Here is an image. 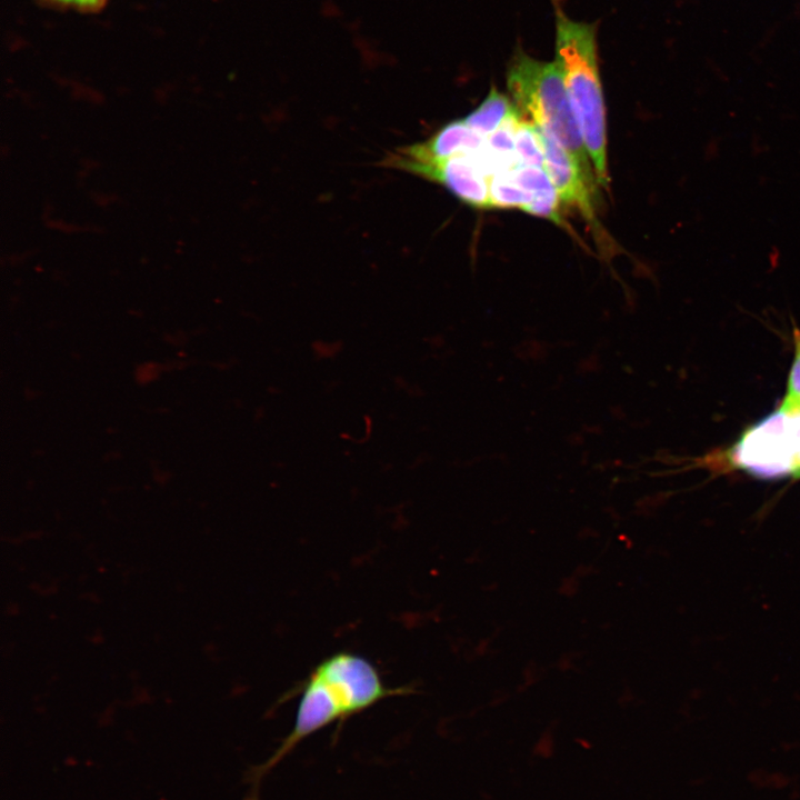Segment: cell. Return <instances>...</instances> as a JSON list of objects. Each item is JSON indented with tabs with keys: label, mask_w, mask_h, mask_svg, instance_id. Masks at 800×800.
Wrapping results in <instances>:
<instances>
[{
	"label": "cell",
	"mask_w": 800,
	"mask_h": 800,
	"mask_svg": "<svg viewBox=\"0 0 800 800\" xmlns=\"http://www.w3.org/2000/svg\"><path fill=\"white\" fill-rule=\"evenodd\" d=\"M751 781L757 787L781 789L788 786L790 778L782 772L756 771Z\"/></svg>",
	"instance_id": "7c38bea8"
},
{
	"label": "cell",
	"mask_w": 800,
	"mask_h": 800,
	"mask_svg": "<svg viewBox=\"0 0 800 800\" xmlns=\"http://www.w3.org/2000/svg\"><path fill=\"white\" fill-rule=\"evenodd\" d=\"M728 458L737 469L759 479L799 478L791 417L778 408L747 429Z\"/></svg>",
	"instance_id": "277c9868"
},
{
	"label": "cell",
	"mask_w": 800,
	"mask_h": 800,
	"mask_svg": "<svg viewBox=\"0 0 800 800\" xmlns=\"http://www.w3.org/2000/svg\"><path fill=\"white\" fill-rule=\"evenodd\" d=\"M489 194L491 208L522 210L526 203V196L512 173V168L496 171L489 177Z\"/></svg>",
	"instance_id": "9c48e42d"
},
{
	"label": "cell",
	"mask_w": 800,
	"mask_h": 800,
	"mask_svg": "<svg viewBox=\"0 0 800 800\" xmlns=\"http://www.w3.org/2000/svg\"><path fill=\"white\" fill-rule=\"evenodd\" d=\"M544 157L543 168L560 200L573 207L592 226L596 220V192L570 154L546 131L537 126Z\"/></svg>",
	"instance_id": "8992f818"
},
{
	"label": "cell",
	"mask_w": 800,
	"mask_h": 800,
	"mask_svg": "<svg viewBox=\"0 0 800 800\" xmlns=\"http://www.w3.org/2000/svg\"><path fill=\"white\" fill-rule=\"evenodd\" d=\"M516 109L512 100L492 88L479 107L463 120L472 130L487 139L504 123Z\"/></svg>",
	"instance_id": "ba28073f"
},
{
	"label": "cell",
	"mask_w": 800,
	"mask_h": 800,
	"mask_svg": "<svg viewBox=\"0 0 800 800\" xmlns=\"http://www.w3.org/2000/svg\"><path fill=\"white\" fill-rule=\"evenodd\" d=\"M512 173L526 196L523 211L563 226L560 198L544 168L517 163Z\"/></svg>",
	"instance_id": "52a82bcc"
},
{
	"label": "cell",
	"mask_w": 800,
	"mask_h": 800,
	"mask_svg": "<svg viewBox=\"0 0 800 800\" xmlns=\"http://www.w3.org/2000/svg\"><path fill=\"white\" fill-rule=\"evenodd\" d=\"M386 168L401 170L441 184L468 206L479 209L491 208L489 172L479 152L457 154L439 160L396 161Z\"/></svg>",
	"instance_id": "5b68a950"
},
{
	"label": "cell",
	"mask_w": 800,
	"mask_h": 800,
	"mask_svg": "<svg viewBox=\"0 0 800 800\" xmlns=\"http://www.w3.org/2000/svg\"><path fill=\"white\" fill-rule=\"evenodd\" d=\"M300 696L293 726L256 771L257 779L276 768L303 740L323 728L359 714L380 701L412 692L389 687L366 657L338 651L322 659L293 691Z\"/></svg>",
	"instance_id": "6da1fadb"
},
{
	"label": "cell",
	"mask_w": 800,
	"mask_h": 800,
	"mask_svg": "<svg viewBox=\"0 0 800 800\" xmlns=\"http://www.w3.org/2000/svg\"><path fill=\"white\" fill-rule=\"evenodd\" d=\"M514 153L519 163L543 168V152L537 126L521 116L514 134Z\"/></svg>",
	"instance_id": "30bf717a"
},
{
	"label": "cell",
	"mask_w": 800,
	"mask_h": 800,
	"mask_svg": "<svg viewBox=\"0 0 800 800\" xmlns=\"http://www.w3.org/2000/svg\"><path fill=\"white\" fill-rule=\"evenodd\" d=\"M507 87L519 112L550 134L596 187L593 166L556 62L538 60L519 48L508 63Z\"/></svg>",
	"instance_id": "3957f363"
},
{
	"label": "cell",
	"mask_w": 800,
	"mask_h": 800,
	"mask_svg": "<svg viewBox=\"0 0 800 800\" xmlns=\"http://www.w3.org/2000/svg\"><path fill=\"white\" fill-rule=\"evenodd\" d=\"M556 64L580 128L597 181L608 188L606 107L597 51V24L574 21L554 7Z\"/></svg>",
	"instance_id": "7a4b0ae2"
},
{
	"label": "cell",
	"mask_w": 800,
	"mask_h": 800,
	"mask_svg": "<svg viewBox=\"0 0 800 800\" xmlns=\"http://www.w3.org/2000/svg\"><path fill=\"white\" fill-rule=\"evenodd\" d=\"M793 360L788 379L787 392L779 409L788 416L800 414V329H793Z\"/></svg>",
	"instance_id": "8fae6325"
},
{
	"label": "cell",
	"mask_w": 800,
	"mask_h": 800,
	"mask_svg": "<svg viewBox=\"0 0 800 800\" xmlns=\"http://www.w3.org/2000/svg\"><path fill=\"white\" fill-rule=\"evenodd\" d=\"M791 421H792V436H793V442H794V449H796V460H797V467H798V472H799V477H800V414L791 417Z\"/></svg>",
	"instance_id": "5bb4252c"
},
{
	"label": "cell",
	"mask_w": 800,
	"mask_h": 800,
	"mask_svg": "<svg viewBox=\"0 0 800 800\" xmlns=\"http://www.w3.org/2000/svg\"><path fill=\"white\" fill-rule=\"evenodd\" d=\"M54 3L71 6L84 10H97L101 8L106 0H49Z\"/></svg>",
	"instance_id": "4fadbf2b"
}]
</instances>
